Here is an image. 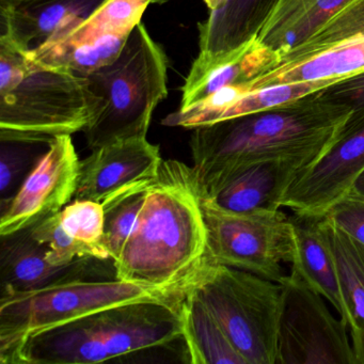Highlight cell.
I'll return each mask as SVG.
<instances>
[{
  "label": "cell",
  "mask_w": 364,
  "mask_h": 364,
  "mask_svg": "<svg viewBox=\"0 0 364 364\" xmlns=\"http://www.w3.org/2000/svg\"><path fill=\"white\" fill-rule=\"evenodd\" d=\"M182 291H156L117 278L67 279L31 291L0 289V362L11 364L36 334L119 304L161 300Z\"/></svg>",
  "instance_id": "8992f818"
},
{
  "label": "cell",
  "mask_w": 364,
  "mask_h": 364,
  "mask_svg": "<svg viewBox=\"0 0 364 364\" xmlns=\"http://www.w3.org/2000/svg\"><path fill=\"white\" fill-rule=\"evenodd\" d=\"M348 195L355 196V197L364 199V171L360 174L359 178L353 183Z\"/></svg>",
  "instance_id": "1f68e13d"
},
{
  "label": "cell",
  "mask_w": 364,
  "mask_h": 364,
  "mask_svg": "<svg viewBox=\"0 0 364 364\" xmlns=\"http://www.w3.org/2000/svg\"><path fill=\"white\" fill-rule=\"evenodd\" d=\"M167 56L142 23L120 55L88 77L102 99L101 112L84 129L91 150L129 138L146 137L157 105L168 95Z\"/></svg>",
  "instance_id": "5b68a950"
},
{
  "label": "cell",
  "mask_w": 364,
  "mask_h": 364,
  "mask_svg": "<svg viewBox=\"0 0 364 364\" xmlns=\"http://www.w3.org/2000/svg\"><path fill=\"white\" fill-rule=\"evenodd\" d=\"M60 218L70 235L109 255L104 246L105 208L103 203L88 199H73L60 210Z\"/></svg>",
  "instance_id": "83f0119b"
},
{
  "label": "cell",
  "mask_w": 364,
  "mask_h": 364,
  "mask_svg": "<svg viewBox=\"0 0 364 364\" xmlns=\"http://www.w3.org/2000/svg\"><path fill=\"white\" fill-rule=\"evenodd\" d=\"M151 182L132 187L103 202L105 208L104 246L114 263L120 257L123 247L135 227Z\"/></svg>",
  "instance_id": "d4e9b609"
},
{
  "label": "cell",
  "mask_w": 364,
  "mask_h": 364,
  "mask_svg": "<svg viewBox=\"0 0 364 364\" xmlns=\"http://www.w3.org/2000/svg\"><path fill=\"white\" fill-rule=\"evenodd\" d=\"M317 161L312 157H291L255 164L233 176L208 200L237 214L277 212L282 208L289 187Z\"/></svg>",
  "instance_id": "9a60e30c"
},
{
  "label": "cell",
  "mask_w": 364,
  "mask_h": 364,
  "mask_svg": "<svg viewBox=\"0 0 364 364\" xmlns=\"http://www.w3.org/2000/svg\"><path fill=\"white\" fill-rule=\"evenodd\" d=\"M105 0H29L0 5V37L31 52L86 20Z\"/></svg>",
  "instance_id": "e0dca14e"
},
{
  "label": "cell",
  "mask_w": 364,
  "mask_h": 364,
  "mask_svg": "<svg viewBox=\"0 0 364 364\" xmlns=\"http://www.w3.org/2000/svg\"><path fill=\"white\" fill-rule=\"evenodd\" d=\"M363 71L364 0H353L248 86L252 91L289 82H338Z\"/></svg>",
  "instance_id": "9c48e42d"
},
{
  "label": "cell",
  "mask_w": 364,
  "mask_h": 364,
  "mask_svg": "<svg viewBox=\"0 0 364 364\" xmlns=\"http://www.w3.org/2000/svg\"><path fill=\"white\" fill-rule=\"evenodd\" d=\"M180 314L189 363L247 364L205 304L186 284Z\"/></svg>",
  "instance_id": "7402d4cb"
},
{
  "label": "cell",
  "mask_w": 364,
  "mask_h": 364,
  "mask_svg": "<svg viewBox=\"0 0 364 364\" xmlns=\"http://www.w3.org/2000/svg\"><path fill=\"white\" fill-rule=\"evenodd\" d=\"M29 0H0V5H18V4L26 3ZM171 1V0H155V4L163 5V4Z\"/></svg>",
  "instance_id": "836d02e7"
},
{
  "label": "cell",
  "mask_w": 364,
  "mask_h": 364,
  "mask_svg": "<svg viewBox=\"0 0 364 364\" xmlns=\"http://www.w3.org/2000/svg\"><path fill=\"white\" fill-rule=\"evenodd\" d=\"M101 108L87 78L39 65L0 37V132L41 140L72 136Z\"/></svg>",
  "instance_id": "277c9868"
},
{
  "label": "cell",
  "mask_w": 364,
  "mask_h": 364,
  "mask_svg": "<svg viewBox=\"0 0 364 364\" xmlns=\"http://www.w3.org/2000/svg\"><path fill=\"white\" fill-rule=\"evenodd\" d=\"M48 247L38 242L31 229L1 236L0 279L1 289L31 291L59 281L80 277L100 278L112 259H82L56 266L48 261Z\"/></svg>",
  "instance_id": "5bb4252c"
},
{
  "label": "cell",
  "mask_w": 364,
  "mask_h": 364,
  "mask_svg": "<svg viewBox=\"0 0 364 364\" xmlns=\"http://www.w3.org/2000/svg\"><path fill=\"white\" fill-rule=\"evenodd\" d=\"M80 159L70 135L57 136L0 215V236L31 229L75 197Z\"/></svg>",
  "instance_id": "8fae6325"
},
{
  "label": "cell",
  "mask_w": 364,
  "mask_h": 364,
  "mask_svg": "<svg viewBox=\"0 0 364 364\" xmlns=\"http://www.w3.org/2000/svg\"><path fill=\"white\" fill-rule=\"evenodd\" d=\"M208 230L206 261L252 272L282 283V263H291L294 237L291 219L281 210L237 214L202 198Z\"/></svg>",
  "instance_id": "ba28073f"
},
{
  "label": "cell",
  "mask_w": 364,
  "mask_h": 364,
  "mask_svg": "<svg viewBox=\"0 0 364 364\" xmlns=\"http://www.w3.org/2000/svg\"><path fill=\"white\" fill-rule=\"evenodd\" d=\"M294 255L291 272L323 296L346 323V310L331 246L323 229V217L294 213Z\"/></svg>",
  "instance_id": "d6986e66"
},
{
  "label": "cell",
  "mask_w": 364,
  "mask_h": 364,
  "mask_svg": "<svg viewBox=\"0 0 364 364\" xmlns=\"http://www.w3.org/2000/svg\"><path fill=\"white\" fill-rule=\"evenodd\" d=\"M247 364H276L280 283L205 261L186 282Z\"/></svg>",
  "instance_id": "52a82bcc"
},
{
  "label": "cell",
  "mask_w": 364,
  "mask_h": 364,
  "mask_svg": "<svg viewBox=\"0 0 364 364\" xmlns=\"http://www.w3.org/2000/svg\"><path fill=\"white\" fill-rule=\"evenodd\" d=\"M350 110L321 90L263 112L191 129L189 148L202 198L214 197L225 183L268 159H318L333 144Z\"/></svg>",
  "instance_id": "6da1fadb"
},
{
  "label": "cell",
  "mask_w": 364,
  "mask_h": 364,
  "mask_svg": "<svg viewBox=\"0 0 364 364\" xmlns=\"http://www.w3.org/2000/svg\"><path fill=\"white\" fill-rule=\"evenodd\" d=\"M326 220L364 245V199L347 195L323 215Z\"/></svg>",
  "instance_id": "f1b7e54d"
},
{
  "label": "cell",
  "mask_w": 364,
  "mask_h": 364,
  "mask_svg": "<svg viewBox=\"0 0 364 364\" xmlns=\"http://www.w3.org/2000/svg\"><path fill=\"white\" fill-rule=\"evenodd\" d=\"M229 1L230 0H204V3H205L210 12L218 11V10L223 9Z\"/></svg>",
  "instance_id": "d6a6232c"
},
{
  "label": "cell",
  "mask_w": 364,
  "mask_h": 364,
  "mask_svg": "<svg viewBox=\"0 0 364 364\" xmlns=\"http://www.w3.org/2000/svg\"><path fill=\"white\" fill-rule=\"evenodd\" d=\"M183 293L119 304L29 338L11 364H95L182 340Z\"/></svg>",
  "instance_id": "3957f363"
},
{
  "label": "cell",
  "mask_w": 364,
  "mask_h": 364,
  "mask_svg": "<svg viewBox=\"0 0 364 364\" xmlns=\"http://www.w3.org/2000/svg\"><path fill=\"white\" fill-rule=\"evenodd\" d=\"M129 37L114 31L93 12L71 31L26 53L39 65L86 78L112 63L120 55Z\"/></svg>",
  "instance_id": "2e32d148"
},
{
  "label": "cell",
  "mask_w": 364,
  "mask_h": 364,
  "mask_svg": "<svg viewBox=\"0 0 364 364\" xmlns=\"http://www.w3.org/2000/svg\"><path fill=\"white\" fill-rule=\"evenodd\" d=\"M333 84H336L333 80H311V82H289V84L274 85V86L255 89L240 97L233 105L230 106L221 114L219 121L284 105V104L297 101L306 95L318 92Z\"/></svg>",
  "instance_id": "484cf974"
},
{
  "label": "cell",
  "mask_w": 364,
  "mask_h": 364,
  "mask_svg": "<svg viewBox=\"0 0 364 364\" xmlns=\"http://www.w3.org/2000/svg\"><path fill=\"white\" fill-rule=\"evenodd\" d=\"M323 97L350 110V118L364 114V71L321 90Z\"/></svg>",
  "instance_id": "f546056e"
},
{
  "label": "cell",
  "mask_w": 364,
  "mask_h": 364,
  "mask_svg": "<svg viewBox=\"0 0 364 364\" xmlns=\"http://www.w3.org/2000/svg\"><path fill=\"white\" fill-rule=\"evenodd\" d=\"M364 171V114L350 118L333 144L289 187L282 208L296 214L323 216L348 195Z\"/></svg>",
  "instance_id": "7c38bea8"
},
{
  "label": "cell",
  "mask_w": 364,
  "mask_h": 364,
  "mask_svg": "<svg viewBox=\"0 0 364 364\" xmlns=\"http://www.w3.org/2000/svg\"><path fill=\"white\" fill-rule=\"evenodd\" d=\"M353 0H280L257 41L280 55L304 42Z\"/></svg>",
  "instance_id": "44dd1931"
},
{
  "label": "cell",
  "mask_w": 364,
  "mask_h": 364,
  "mask_svg": "<svg viewBox=\"0 0 364 364\" xmlns=\"http://www.w3.org/2000/svg\"><path fill=\"white\" fill-rule=\"evenodd\" d=\"M208 255L202 196L193 167L163 161L135 227L114 262L119 280L181 291Z\"/></svg>",
  "instance_id": "7a4b0ae2"
},
{
  "label": "cell",
  "mask_w": 364,
  "mask_h": 364,
  "mask_svg": "<svg viewBox=\"0 0 364 364\" xmlns=\"http://www.w3.org/2000/svg\"><path fill=\"white\" fill-rule=\"evenodd\" d=\"M278 58L276 52L257 40L220 60L196 58L182 88L180 108L203 101L225 87L250 84L269 71Z\"/></svg>",
  "instance_id": "ffe728a7"
},
{
  "label": "cell",
  "mask_w": 364,
  "mask_h": 364,
  "mask_svg": "<svg viewBox=\"0 0 364 364\" xmlns=\"http://www.w3.org/2000/svg\"><path fill=\"white\" fill-rule=\"evenodd\" d=\"M31 233L38 242L48 247L46 259L53 265H68L82 259H112L106 251L70 235L61 223L60 212L31 228Z\"/></svg>",
  "instance_id": "4316f807"
},
{
  "label": "cell",
  "mask_w": 364,
  "mask_h": 364,
  "mask_svg": "<svg viewBox=\"0 0 364 364\" xmlns=\"http://www.w3.org/2000/svg\"><path fill=\"white\" fill-rule=\"evenodd\" d=\"M276 364H357L349 329L319 295L291 272L280 283Z\"/></svg>",
  "instance_id": "30bf717a"
},
{
  "label": "cell",
  "mask_w": 364,
  "mask_h": 364,
  "mask_svg": "<svg viewBox=\"0 0 364 364\" xmlns=\"http://www.w3.org/2000/svg\"><path fill=\"white\" fill-rule=\"evenodd\" d=\"M323 225L336 261L346 325L350 336H357L364 331V245L323 217Z\"/></svg>",
  "instance_id": "603a6c76"
},
{
  "label": "cell",
  "mask_w": 364,
  "mask_h": 364,
  "mask_svg": "<svg viewBox=\"0 0 364 364\" xmlns=\"http://www.w3.org/2000/svg\"><path fill=\"white\" fill-rule=\"evenodd\" d=\"M350 338L357 364H364V331Z\"/></svg>",
  "instance_id": "4dcf8cb0"
},
{
  "label": "cell",
  "mask_w": 364,
  "mask_h": 364,
  "mask_svg": "<svg viewBox=\"0 0 364 364\" xmlns=\"http://www.w3.org/2000/svg\"><path fill=\"white\" fill-rule=\"evenodd\" d=\"M163 161L159 146L146 137L119 140L95 149L80 161L74 199L103 203L127 189L154 180Z\"/></svg>",
  "instance_id": "4fadbf2b"
},
{
  "label": "cell",
  "mask_w": 364,
  "mask_h": 364,
  "mask_svg": "<svg viewBox=\"0 0 364 364\" xmlns=\"http://www.w3.org/2000/svg\"><path fill=\"white\" fill-rule=\"evenodd\" d=\"M280 0H230L198 25L199 55L203 61L225 58L257 39Z\"/></svg>",
  "instance_id": "ac0fdd59"
},
{
  "label": "cell",
  "mask_w": 364,
  "mask_h": 364,
  "mask_svg": "<svg viewBox=\"0 0 364 364\" xmlns=\"http://www.w3.org/2000/svg\"><path fill=\"white\" fill-rule=\"evenodd\" d=\"M52 140L0 133V212L14 199Z\"/></svg>",
  "instance_id": "cb8c5ba5"
}]
</instances>
